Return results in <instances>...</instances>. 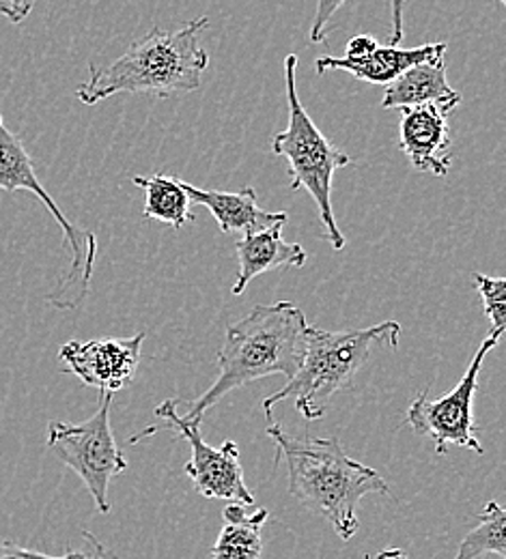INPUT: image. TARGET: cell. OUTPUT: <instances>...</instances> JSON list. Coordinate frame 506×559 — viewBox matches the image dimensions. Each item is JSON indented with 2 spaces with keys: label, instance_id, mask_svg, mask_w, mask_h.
Returning a JSON list of instances; mask_svg holds the SVG:
<instances>
[{
  "label": "cell",
  "instance_id": "1",
  "mask_svg": "<svg viewBox=\"0 0 506 559\" xmlns=\"http://www.w3.org/2000/svg\"><path fill=\"white\" fill-rule=\"evenodd\" d=\"M266 432L276 445V463L287 465L291 495L321 514L343 540L356 536L358 506L366 495H390L381 474L354 461L337 437L293 435L274 421Z\"/></svg>",
  "mask_w": 506,
  "mask_h": 559
},
{
  "label": "cell",
  "instance_id": "4",
  "mask_svg": "<svg viewBox=\"0 0 506 559\" xmlns=\"http://www.w3.org/2000/svg\"><path fill=\"white\" fill-rule=\"evenodd\" d=\"M399 343L401 325L397 321H384L373 328L343 332H326L308 325L304 359L285 388L266 396V416L272 419L274 407L293 399L302 418L308 421L323 418L334 394L352 388L373 350H395Z\"/></svg>",
  "mask_w": 506,
  "mask_h": 559
},
{
  "label": "cell",
  "instance_id": "11",
  "mask_svg": "<svg viewBox=\"0 0 506 559\" xmlns=\"http://www.w3.org/2000/svg\"><path fill=\"white\" fill-rule=\"evenodd\" d=\"M399 146L421 173L446 177L452 164L448 115L435 106H416L401 110Z\"/></svg>",
  "mask_w": 506,
  "mask_h": 559
},
{
  "label": "cell",
  "instance_id": "21",
  "mask_svg": "<svg viewBox=\"0 0 506 559\" xmlns=\"http://www.w3.org/2000/svg\"><path fill=\"white\" fill-rule=\"evenodd\" d=\"M0 559H99V556H95L93 551L86 554V551H72V549L66 556H48V554H42V551L17 547L13 543H2L0 545Z\"/></svg>",
  "mask_w": 506,
  "mask_h": 559
},
{
  "label": "cell",
  "instance_id": "23",
  "mask_svg": "<svg viewBox=\"0 0 506 559\" xmlns=\"http://www.w3.org/2000/svg\"><path fill=\"white\" fill-rule=\"evenodd\" d=\"M377 46H379V44H377L375 37H370V35H356V37H352V39L348 41V46H345V57H348V59H362V57L370 55Z\"/></svg>",
  "mask_w": 506,
  "mask_h": 559
},
{
  "label": "cell",
  "instance_id": "16",
  "mask_svg": "<svg viewBox=\"0 0 506 559\" xmlns=\"http://www.w3.org/2000/svg\"><path fill=\"white\" fill-rule=\"evenodd\" d=\"M246 508L248 506L242 503H228L224 508V525L212 547V559H261L263 556L261 530L268 523L270 512L268 508L255 512H248Z\"/></svg>",
  "mask_w": 506,
  "mask_h": 559
},
{
  "label": "cell",
  "instance_id": "13",
  "mask_svg": "<svg viewBox=\"0 0 506 559\" xmlns=\"http://www.w3.org/2000/svg\"><path fill=\"white\" fill-rule=\"evenodd\" d=\"M285 224L287 222H276L270 228L248 233L235 241L239 272L233 284V295H242L246 286L261 274L306 265V250L299 243L285 241Z\"/></svg>",
  "mask_w": 506,
  "mask_h": 559
},
{
  "label": "cell",
  "instance_id": "20",
  "mask_svg": "<svg viewBox=\"0 0 506 559\" xmlns=\"http://www.w3.org/2000/svg\"><path fill=\"white\" fill-rule=\"evenodd\" d=\"M350 0H317V11H315V20H313V28H310V41L313 44H323L330 22L334 17V13L348 4Z\"/></svg>",
  "mask_w": 506,
  "mask_h": 559
},
{
  "label": "cell",
  "instance_id": "10",
  "mask_svg": "<svg viewBox=\"0 0 506 559\" xmlns=\"http://www.w3.org/2000/svg\"><path fill=\"white\" fill-rule=\"evenodd\" d=\"M145 332L130 338H95L70 341L63 345L59 359L66 372H72L84 385L102 394H117L134 381Z\"/></svg>",
  "mask_w": 506,
  "mask_h": 559
},
{
  "label": "cell",
  "instance_id": "6",
  "mask_svg": "<svg viewBox=\"0 0 506 559\" xmlns=\"http://www.w3.org/2000/svg\"><path fill=\"white\" fill-rule=\"evenodd\" d=\"M0 190L4 192L26 190L35 194L61 226L66 235V243L72 252V263L66 276L59 282V286L48 295V301L59 310H80L89 297V288L93 280L97 237L91 230L78 228L55 203V199L42 186L33 166V159L24 148L22 140L4 126L2 117H0Z\"/></svg>",
  "mask_w": 506,
  "mask_h": 559
},
{
  "label": "cell",
  "instance_id": "17",
  "mask_svg": "<svg viewBox=\"0 0 506 559\" xmlns=\"http://www.w3.org/2000/svg\"><path fill=\"white\" fill-rule=\"evenodd\" d=\"M132 181L145 192L143 215L146 219H157L173 226L175 230L192 222V201L184 188V181L162 173L151 177H134Z\"/></svg>",
  "mask_w": 506,
  "mask_h": 559
},
{
  "label": "cell",
  "instance_id": "12",
  "mask_svg": "<svg viewBox=\"0 0 506 559\" xmlns=\"http://www.w3.org/2000/svg\"><path fill=\"white\" fill-rule=\"evenodd\" d=\"M446 52L434 55L425 61L414 63L397 80L386 86L381 108L403 110L416 106H435L444 115H450L461 104V93H457L446 80Z\"/></svg>",
  "mask_w": 506,
  "mask_h": 559
},
{
  "label": "cell",
  "instance_id": "9",
  "mask_svg": "<svg viewBox=\"0 0 506 559\" xmlns=\"http://www.w3.org/2000/svg\"><path fill=\"white\" fill-rule=\"evenodd\" d=\"M179 399H168L155 407V416L166 419L190 445V461L186 474L195 489L208 499H224L228 503L252 506L255 495L246 487L239 448L235 441H224L220 448L210 445L201 435V421L186 419L179 414Z\"/></svg>",
  "mask_w": 506,
  "mask_h": 559
},
{
  "label": "cell",
  "instance_id": "14",
  "mask_svg": "<svg viewBox=\"0 0 506 559\" xmlns=\"http://www.w3.org/2000/svg\"><path fill=\"white\" fill-rule=\"evenodd\" d=\"M190 201L201 205L216 217L222 233H257L270 228L276 222H287L285 211H263L257 203L255 188H242L239 192H220L203 190L190 183H184Z\"/></svg>",
  "mask_w": 506,
  "mask_h": 559
},
{
  "label": "cell",
  "instance_id": "2",
  "mask_svg": "<svg viewBox=\"0 0 506 559\" xmlns=\"http://www.w3.org/2000/svg\"><path fill=\"white\" fill-rule=\"evenodd\" d=\"M306 317L293 301L255 306L242 321L226 328L217 350V379L197 401L188 403L186 419L203 421L228 392L252 381L281 374L290 381L306 350Z\"/></svg>",
  "mask_w": 506,
  "mask_h": 559
},
{
  "label": "cell",
  "instance_id": "24",
  "mask_svg": "<svg viewBox=\"0 0 506 559\" xmlns=\"http://www.w3.org/2000/svg\"><path fill=\"white\" fill-rule=\"evenodd\" d=\"M403 7H405V0H390V9H392L390 46H399L403 41V35H405V28H403Z\"/></svg>",
  "mask_w": 506,
  "mask_h": 559
},
{
  "label": "cell",
  "instance_id": "7",
  "mask_svg": "<svg viewBox=\"0 0 506 559\" xmlns=\"http://www.w3.org/2000/svg\"><path fill=\"white\" fill-rule=\"evenodd\" d=\"M110 407L113 394H102L99 407L91 418L80 424H48V448L84 483L99 514H110V480L128 469V459L110 426Z\"/></svg>",
  "mask_w": 506,
  "mask_h": 559
},
{
  "label": "cell",
  "instance_id": "8",
  "mask_svg": "<svg viewBox=\"0 0 506 559\" xmlns=\"http://www.w3.org/2000/svg\"><path fill=\"white\" fill-rule=\"evenodd\" d=\"M498 345H501V338L487 336L474 353L459 383L448 394L432 401L429 392L425 390L410 405L405 424L412 426L416 435L429 437L439 456L446 454L450 445L483 454V445L476 437L479 428L474 424V396H476L479 372L483 368V361L490 355V350L496 349Z\"/></svg>",
  "mask_w": 506,
  "mask_h": 559
},
{
  "label": "cell",
  "instance_id": "22",
  "mask_svg": "<svg viewBox=\"0 0 506 559\" xmlns=\"http://www.w3.org/2000/svg\"><path fill=\"white\" fill-rule=\"evenodd\" d=\"M37 0H0V13L11 20L13 24H20L28 17Z\"/></svg>",
  "mask_w": 506,
  "mask_h": 559
},
{
  "label": "cell",
  "instance_id": "19",
  "mask_svg": "<svg viewBox=\"0 0 506 559\" xmlns=\"http://www.w3.org/2000/svg\"><path fill=\"white\" fill-rule=\"evenodd\" d=\"M490 319V336L503 338L506 330V280L503 276L472 274Z\"/></svg>",
  "mask_w": 506,
  "mask_h": 559
},
{
  "label": "cell",
  "instance_id": "5",
  "mask_svg": "<svg viewBox=\"0 0 506 559\" xmlns=\"http://www.w3.org/2000/svg\"><path fill=\"white\" fill-rule=\"evenodd\" d=\"M297 57L287 55L285 59V88H287V108L290 123L287 130L272 140L274 155H281L290 162L291 190H306L315 201L319 219L323 226V237L334 250L345 248V235L341 233L334 207H332V179L339 168L352 164V155L337 148L317 123L310 119L297 95Z\"/></svg>",
  "mask_w": 506,
  "mask_h": 559
},
{
  "label": "cell",
  "instance_id": "25",
  "mask_svg": "<svg viewBox=\"0 0 506 559\" xmlns=\"http://www.w3.org/2000/svg\"><path fill=\"white\" fill-rule=\"evenodd\" d=\"M82 536H84V540L91 545V549H93V554L95 556H99V559H115L108 551H106V547L91 534V532H82Z\"/></svg>",
  "mask_w": 506,
  "mask_h": 559
},
{
  "label": "cell",
  "instance_id": "26",
  "mask_svg": "<svg viewBox=\"0 0 506 559\" xmlns=\"http://www.w3.org/2000/svg\"><path fill=\"white\" fill-rule=\"evenodd\" d=\"M366 559H408V554L403 549H386V551H379L377 556Z\"/></svg>",
  "mask_w": 506,
  "mask_h": 559
},
{
  "label": "cell",
  "instance_id": "18",
  "mask_svg": "<svg viewBox=\"0 0 506 559\" xmlns=\"http://www.w3.org/2000/svg\"><path fill=\"white\" fill-rule=\"evenodd\" d=\"M487 554L506 559V512L496 499L485 503L479 523L461 540L455 559H476Z\"/></svg>",
  "mask_w": 506,
  "mask_h": 559
},
{
  "label": "cell",
  "instance_id": "15",
  "mask_svg": "<svg viewBox=\"0 0 506 559\" xmlns=\"http://www.w3.org/2000/svg\"><path fill=\"white\" fill-rule=\"evenodd\" d=\"M439 52H446V44H427L421 48H397V46L381 48V46H377L370 55H366L362 59L323 57L315 63V70L319 75H323L326 71H348L362 82L388 86L392 80H397L414 63L425 61Z\"/></svg>",
  "mask_w": 506,
  "mask_h": 559
},
{
  "label": "cell",
  "instance_id": "3",
  "mask_svg": "<svg viewBox=\"0 0 506 559\" xmlns=\"http://www.w3.org/2000/svg\"><path fill=\"white\" fill-rule=\"evenodd\" d=\"M205 28H210L208 15L188 22L179 31L151 28L110 66H91V75L78 86L75 97L86 106H95L119 93L175 97L197 91L212 61L199 46Z\"/></svg>",
  "mask_w": 506,
  "mask_h": 559
},
{
  "label": "cell",
  "instance_id": "27",
  "mask_svg": "<svg viewBox=\"0 0 506 559\" xmlns=\"http://www.w3.org/2000/svg\"><path fill=\"white\" fill-rule=\"evenodd\" d=\"M498 2H501V4H506V0H498Z\"/></svg>",
  "mask_w": 506,
  "mask_h": 559
}]
</instances>
